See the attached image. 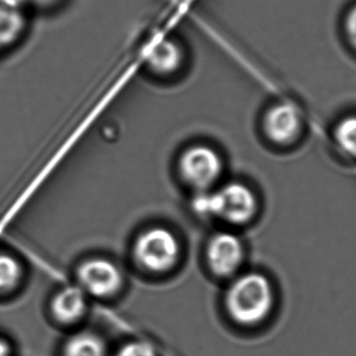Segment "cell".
<instances>
[{
    "label": "cell",
    "instance_id": "6",
    "mask_svg": "<svg viewBox=\"0 0 356 356\" xmlns=\"http://www.w3.org/2000/svg\"><path fill=\"white\" fill-rule=\"evenodd\" d=\"M76 276L79 285L85 293L95 297H111L118 293L124 284L122 270L106 258L85 260L79 266Z\"/></svg>",
    "mask_w": 356,
    "mask_h": 356
},
{
    "label": "cell",
    "instance_id": "11",
    "mask_svg": "<svg viewBox=\"0 0 356 356\" xmlns=\"http://www.w3.org/2000/svg\"><path fill=\"white\" fill-rule=\"evenodd\" d=\"M61 356H108L107 346L97 333L82 331L66 341Z\"/></svg>",
    "mask_w": 356,
    "mask_h": 356
},
{
    "label": "cell",
    "instance_id": "7",
    "mask_svg": "<svg viewBox=\"0 0 356 356\" xmlns=\"http://www.w3.org/2000/svg\"><path fill=\"white\" fill-rule=\"evenodd\" d=\"M206 256L214 274L229 276L236 272L243 261V243L234 233H216L208 243Z\"/></svg>",
    "mask_w": 356,
    "mask_h": 356
},
{
    "label": "cell",
    "instance_id": "16",
    "mask_svg": "<svg viewBox=\"0 0 356 356\" xmlns=\"http://www.w3.org/2000/svg\"><path fill=\"white\" fill-rule=\"evenodd\" d=\"M29 9L38 11H53L61 7L65 0H24Z\"/></svg>",
    "mask_w": 356,
    "mask_h": 356
},
{
    "label": "cell",
    "instance_id": "10",
    "mask_svg": "<svg viewBox=\"0 0 356 356\" xmlns=\"http://www.w3.org/2000/svg\"><path fill=\"white\" fill-rule=\"evenodd\" d=\"M51 314L58 322L72 324L82 318L87 309V293L80 285L61 289L51 303Z\"/></svg>",
    "mask_w": 356,
    "mask_h": 356
},
{
    "label": "cell",
    "instance_id": "5",
    "mask_svg": "<svg viewBox=\"0 0 356 356\" xmlns=\"http://www.w3.org/2000/svg\"><path fill=\"white\" fill-rule=\"evenodd\" d=\"M220 154L207 145L197 143L185 149L179 158V170L183 179L195 189L207 191L222 172Z\"/></svg>",
    "mask_w": 356,
    "mask_h": 356
},
{
    "label": "cell",
    "instance_id": "2",
    "mask_svg": "<svg viewBox=\"0 0 356 356\" xmlns=\"http://www.w3.org/2000/svg\"><path fill=\"white\" fill-rule=\"evenodd\" d=\"M195 208L204 216L222 218L230 224L243 225L255 216L257 199L247 185L231 182L213 193L202 191L195 199Z\"/></svg>",
    "mask_w": 356,
    "mask_h": 356
},
{
    "label": "cell",
    "instance_id": "4",
    "mask_svg": "<svg viewBox=\"0 0 356 356\" xmlns=\"http://www.w3.org/2000/svg\"><path fill=\"white\" fill-rule=\"evenodd\" d=\"M143 61L147 74L156 80H175L184 72L188 54L184 43L176 37L161 36L149 43Z\"/></svg>",
    "mask_w": 356,
    "mask_h": 356
},
{
    "label": "cell",
    "instance_id": "15",
    "mask_svg": "<svg viewBox=\"0 0 356 356\" xmlns=\"http://www.w3.org/2000/svg\"><path fill=\"white\" fill-rule=\"evenodd\" d=\"M343 29H345L346 36H347L348 41L356 51V6H354L345 18V24H343Z\"/></svg>",
    "mask_w": 356,
    "mask_h": 356
},
{
    "label": "cell",
    "instance_id": "12",
    "mask_svg": "<svg viewBox=\"0 0 356 356\" xmlns=\"http://www.w3.org/2000/svg\"><path fill=\"white\" fill-rule=\"evenodd\" d=\"M24 268L17 258L0 253V293L13 291L22 282Z\"/></svg>",
    "mask_w": 356,
    "mask_h": 356
},
{
    "label": "cell",
    "instance_id": "14",
    "mask_svg": "<svg viewBox=\"0 0 356 356\" xmlns=\"http://www.w3.org/2000/svg\"><path fill=\"white\" fill-rule=\"evenodd\" d=\"M114 356H158L156 350L145 341H129L116 351Z\"/></svg>",
    "mask_w": 356,
    "mask_h": 356
},
{
    "label": "cell",
    "instance_id": "3",
    "mask_svg": "<svg viewBox=\"0 0 356 356\" xmlns=\"http://www.w3.org/2000/svg\"><path fill=\"white\" fill-rule=\"evenodd\" d=\"M139 266L153 273L172 270L180 258L181 248L176 235L166 228L154 227L137 237L133 249Z\"/></svg>",
    "mask_w": 356,
    "mask_h": 356
},
{
    "label": "cell",
    "instance_id": "8",
    "mask_svg": "<svg viewBox=\"0 0 356 356\" xmlns=\"http://www.w3.org/2000/svg\"><path fill=\"white\" fill-rule=\"evenodd\" d=\"M29 10L24 0H0V55L24 40L29 29Z\"/></svg>",
    "mask_w": 356,
    "mask_h": 356
},
{
    "label": "cell",
    "instance_id": "13",
    "mask_svg": "<svg viewBox=\"0 0 356 356\" xmlns=\"http://www.w3.org/2000/svg\"><path fill=\"white\" fill-rule=\"evenodd\" d=\"M334 138L341 151L356 157V116L343 118L334 129Z\"/></svg>",
    "mask_w": 356,
    "mask_h": 356
},
{
    "label": "cell",
    "instance_id": "17",
    "mask_svg": "<svg viewBox=\"0 0 356 356\" xmlns=\"http://www.w3.org/2000/svg\"><path fill=\"white\" fill-rule=\"evenodd\" d=\"M12 355H13V349H12L11 343L7 339L0 337V356Z\"/></svg>",
    "mask_w": 356,
    "mask_h": 356
},
{
    "label": "cell",
    "instance_id": "9",
    "mask_svg": "<svg viewBox=\"0 0 356 356\" xmlns=\"http://www.w3.org/2000/svg\"><path fill=\"white\" fill-rule=\"evenodd\" d=\"M264 132L276 145H289L299 136L302 130V118L291 104H278L266 112L264 116Z\"/></svg>",
    "mask_w": 356,
    "mask_h": 356
},
{
    "label": "cell",
    "instance_id": "1",
    "mask_svg": "<svg viewBox=\"0 0 356 356\" xmlns=\"http://www.w3.org/2000/svg\"><path fill=\"white\" fill-rule=\"evenodd\" d=\"M274 289L259 273H247L233 281L226 293V307L233 321L245 326L262 322L272 312Z\"/></svg>",
    "mask_w": 356,
    "mask_h": 356
}]
</instances>
